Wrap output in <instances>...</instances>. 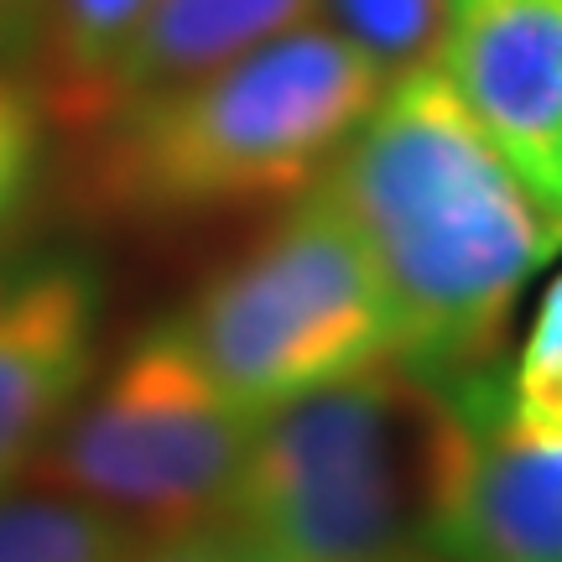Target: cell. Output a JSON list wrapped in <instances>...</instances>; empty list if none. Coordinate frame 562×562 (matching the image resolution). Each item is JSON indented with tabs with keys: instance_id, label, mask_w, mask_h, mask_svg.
Masks as SVG:
<instances>
[{
	"instance_id": "8992f818",
	"label": "cell",
	"mask_w": 562,
	"mask_h": 562,
	"mask_svg": "<svg viewBox=\"0 0 562 562\" xmlns=\"http://www.w3.org/2000/svg\"><path fill=\"white\" fill-rule=\"evenodd\" d=\"M432 63L562 220V0H448Z\"/></svg>"
},
{
	"instance_id": "277c9868",
	"label": "cell",
	"mask_w": 562,
	"mask_h": 562,
	"mask_svg": "<svg viewBox=\"0 0 562 562\" xmlns=\"http://www.w3.org/2000/svg\"><path fill=\"white\" fill-rule=\"evenodd\" d=\"M256 422L178 323H161L125 344L115 370L63 412L26 474L100 505L140 547L172 542L224 516Z\"/></svg>"
},
{
	"instance_id": "7a4b0ae2",
	"label": "cell",
	"mask_w": 562,
	"mask_h": 562,
	"mask_svg": "<svg viewBox=\"0 0 562 562\" xmlns=\"http://www.w3.org/2000/svg\"><path fill=\"white\" fill-rule=\"evenodd\" d=\"M339 26L292 32L110 110L68 140L63 203L89 224L182 229L302 199L385 89Z\"/></svg>"
},
{
	"instance_id": "5bb4252c",
	"label": "cell",
	"mask_w": 562,
	"mask_h": 562,
	"mask_svg": "<svg viewBox=\"0 0 562 562\" xmlns=\"http://www.w3.org/2000/svg\"><path fill=\"white\" fill-rule=\"evenodd\" d=\"M328 26L364 47L385 74H402L412 63H427L442 37L448 0H323Z\"/></svg>"
},
{
	"instance_id": "3957f363",
	"label": "cell",
	"mask_w": 562,
	"mask_h": 562,
	"mask_svg": "<svg viewBox=\"0 0 562 562\" xmlns=\"http://www.w3.org/2000/svg\"><path fill=\"white\" fill-rule=\"evenodd\" d=\"M469 385L381 355L271 406L214 526L250 562H417L474 448Z\"/></svg>"
},
{
	"instance_id": "52a82bcc",
	"label": "cell",
	"mask_w": 562,
	"mask_h": 562,
	"mask_svg": "<svg viewBox=\"0 0 562 562\" xmlns=\"http://www.w3.org/2000/svg\"><path fill=\"white\" fill-rule=\"evenodd\" d=\"M104 281L74 250L0 266V490L32 469L100 364Z\"/></svg>"
},
{
	"instance_id": "e0dca14e",
	"label": "cell",
	"mask_w": 562,
	"mask_h": 562,
	"mask_svg": "<svg viewBox=\"0 0 562 562\" xmlns=\"http://www.w3.org/2000/svg\"><path fill=\"white\" fill-rule=\"evenodd\" d=\"M417 562H453V558H438V552H422Z\"/></svg>"
},
{
	"instance_id": "8fae6325",
	"label": "cell",
	"mask_w": 562,
	"mask_h": 562,
	"mask_svg": "<svg viewBox=\"0 0 562 562\" xmlns=\"http://www.w3.org/2000/svg\"><path fill=\"white\" fill-rule=\"evenodd\" d=\"M140 542L100 505L53 484L0 490V562H136Z\"/></svg>"
},
{
	"instance_id": "4fadbf2b",
	"label": "cell",
	"mask_w": 562,
	"mask_h": 562,
	"mask_svg": "<svg viewBox=\"0 0 562 562\" xmlns=\"http://www.w3.org/2000/svg\"><path fill=\"white\" fill-rule=\"evenodd\" d=\"M42 115L32 83L0 68V266L21 250V235L32 224V199L42 182Z\"/></svg>"
},
{
	"instance_id": "ba28073f",
	"label": "cell",
	"mask_w": 562,
	"mask_h": 562,
	"mask_svg": "<svg viewBox=\"0 0 562 562\" xmlns=\"http://www.w3.org/2000/svg\"><path fill=\"white\" fill-rule=\"evenodd\" d=\"M474 448L438 521L432 552L453 562H562V442L501 417V375H474Z\"/></svg>"
},
{
	"instance_id": "2e32d148",
	"label": "cell",
	"mask_w": 562,
	"mask_h": 562,
	"mask_svg": "<svg viewBox=\"0 0 562 562\" xmlns=\"http://www.w3.org/2000/svg\"><path fill=\"white\" fill-rule=\"evenodd\" d=\"M136 562H250V558L224 537L220 526H209V531H193V537H172V542L140 547Z\"/></svg>"
},
{
	"instance_id": "9c48e42d",
	"label": "cell",
	"mask_w": 562,
	"mask_h": 562,
	"mask_svg": "<svg viewBox=\"0 0 562 562\" xmlns=\"http://www.w3.org/2000/svg\"><path fill=\"white\" fill-rule=\"evenodd\" d=\"M318 5L323 0H151L136 37L125 42V53L110 68L104 115L157 89L199 79L209 68L292 32L302 21H313Z\"/></svg>"
},
{
	"instance_id": "6da1fadb",
	"label": "cell",
	"mask_w": 562,
	"mask_h": 562,
	"mask_svg": "<svg viewBox=\"0 0 562 562\" xmlns=\"http://www.w3.org/2000/svg\"><path fill=\"white\" fill-rule=\"evenodd\" d=\"M318 188L381 281L391 360L448 385L490 375L521 286L562 250V220L516 178L438 63L385 79Z\"/></svg>"
},
{
	"instance_id": "7c38bea8",
	"label": "cell",
	"mask_w": 562,
	"mask_h": 562,
	"mask_svg": "<svg viewBox=\"0 0 562 562\" xmlns=\"http://www.w3.org/2000/svg\"><path fill=\"white\" fill-rule=\"evenodd\" d=\"M501 417L526 438L562 442V271L547 281L521 355L501 381Z\"/></svg>"
},
{
	"instance_id": "30bf717a",
	"label": "cell",
	"mask_w": 562,
	"mask_h": 562,
	"mask_svg": "<svg viewBox=\"0 0 562 562\" xmlns=\"http://www.w3.org/2000/svg\"><path fill=\"white\" fill-rule=\"evenodd\" d=\"M151 0H47L42 42L32 53L26 83L37 94L47 125L79 136L104 115L110 68L136 37Z\"/></svg>"
},
{
	"instance_id": "5b68a950",
	"label": "cell",
	"mask_w": 562,
	"mask_h": 562,
	"mask_svg": "<svg viewBox=\"0 0 562 562\" xmlns=\"http://www.w3.org/2000/svg\"><path fill=\"white\" fill-rule=\"evenodd\" d=\"M178 328L256 417L391 355L381 281L318 182L203 281Z\"/></svg>"
},
{
	"instance_id": "9a60e30c",
	"label": "cell",
	"mask_w": 562,
	"mask_h": 562,
	"mask_svg": "<svg viewBox=\"0 0 562 562\" xmlns=\"http://www.w3.org/2000/svg\"><path fill=\"white\" fill-rule=\"evenodd\" d=\"M42 21H47V0H0V68L21 74L32 68V53L42 42Z\"/></svg>"
}]
</instances>
